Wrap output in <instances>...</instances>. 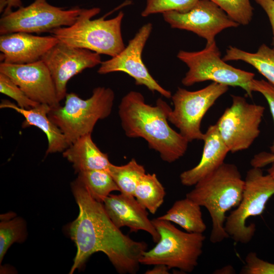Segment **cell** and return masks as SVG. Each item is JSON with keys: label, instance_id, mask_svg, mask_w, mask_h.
I'll list each match as a JSON object with an SVG mask.
<instances>
[{"label": "cell", "instance_id": "cell-9", "mask_svg": "<svg viewBox=\"0 0 274 274\" xmlns=\"http://www.w3.org/2000/svg\"><path fill=\"white\" fill-rule=\"evenodd\" d=\"M228 90V86L216 82L194 91L178 88L171 97L174 107L169 114L168 122L178 128L189 142L203 141L201 121L209 109Z\"/></svg>", "mask_w": 274, "mask_h": 274}, {"label": "cell", "instance_id": "cell-26", "mask_svg": "<svg viewBox=\"0 0 274 274\" xmlns=\"http://www.w3.org/2000/svg\"><path fill=\"white\" fill-rule=\"evenodd\" d=\"M27 236L26 223L20 217L3 220L0 223V262L14 243H23Z\"/></svg>", "mask_w": 274, "mask_h": 274}, {"label": "cell", "instance_id": "cell-11", "mask_svg": "<svg viewBox=\"0 0 274 274\" xmlns=\"http://www.w3.org/2000/svg\"><path fill=\"white\" fill-rule=\"evenodd\" d=\"M231 106L216 125L229 151L235 153L248 149L260 134L265 107L249 103L241 96L231 95Z\"/></svg>", "mask_w": 274, "mask_h": 274}, {"label": "cell", "instance_id": "cell-5", "mask_svg": "<svg viewBox=\"0 0 274 274\" xmlns=\"http://www.w3.org/2000/svg\"><path fill=\"white\" fill-rule=\"evenodd\" d=\"M114 98L113 90L105 87L95 88L86 99L73 92L67 93L64 106L51 108L48 116L70 145L81 136L91 133L97 122L110 115Z\"/></svg>", "mask_w": 274, "mask_h": 274}, {"label": "cell", "instance_id": "cell-24", "mask_svg": "<svg viewBox=\"0 0 274 274\" xmlns=\"http://www.w3.org/2000/svg\"><path fill=\"white\" fill-rule=\"evenodd\" d=\"M78 174L77 178L85 186L91 196L99 202H102L112 192L120 191L107 170H86Z\"/></svg>", "mask_w": 274, "mask_h": 274}, {"label": "cell", "instance_id": "cell-32", "mask_svg": "<svg viewBox=\"0 0 274 274\" xmlns=\"http://www.w3.org/2000/svg\"><path fill=\"white\" fill-rule=\"evenodd\" d=\"M274 162V154L261 152L255 154L250 161L252 167L262 168Z\"/></svg>", "mask_w": 274, "mask_h": 274}, {"label": "cell", "instance_id": "cell-12", "mask_svg": "<svg viewBox=\"0 0 274 274\" xmlns=\"http://www.w3.org/2000/svg\"><path fill=\"white\" fill-rule=\"evenodd\" d=\"M152 30V23L143 25L120 53L101 62L97 73L101 75L116 72L125 73L134 80L136 85L145 86L152 92H157L170 98L171 92L163 88L153 78L142 60V52Z\"/></svg>", "mask_w": 274, "mask_h": 274}, {"label": "cell", "instance_id": "cell-20", "mask_svg": "<svg viewBox=\"0 0 274 274\" xmlns=\"http://www.w3.org/2000/svg\"><path fill=\"white\" fill-rule=\"evenodd\" d=\"M62 153L63 157L72 163L76 173L90 170H108L112 164L108 154L101 152L93 142L91 133L81 136Z\"/></svg>", "mask_w": 274, "mask_h": 274}, {"label": "cell", "instance_id": "cell-18", "mask_svg": "<svg viewBox=\"0 0 274 274\" xmlns=\"http://www.w3.org/2000/svg\"><path fill=\"white\" fill-rule=\"evenodd\" d=\"M204 147L199 162L180 175L182 185L192 186L218 169L229 152L222 139L216 124L211 125L204 133Z\"/></svg>", "mask_w": 274, "mask_h": 274}, {"label": "cell", "instance_id": "cell-27", "mask_svg": "<svg viewBox=\"0 0 274 274\" xmlns=\"http://www.w3.org/2000/svg\"><path fill=\"white\" fill-rule=\"evenodd\" d=\"M217 5L233 21L247 25L252 20L253 8L250 0H210Z\"/></svg>", "mask_w": 274, "mask_h": 274}, {"label": "cell", "instance_id": "cell-35", "mask_svg": "<svg viewBox=\"0 0 274 274\" xmlns=\"http://www.w3.org/2000/svg\"><path fill=\"white\" fill-rule=\"evenodd\" d=\"M22 7L21 0H7V7H6L3 15L7 14L12 12L13 8H20Z\"/></svg>", "mask_w": 274, "mask_h": 274}, {"label": "cell", "instance_id": "cell-13", "mask_svg": "<svg viewBox=\"0 0 274 274\" xmlns=\"http://www.w3.org/2000/svg\"><path fill=\"white\" fill-rule=\"evenodd\" d=\"M163 17L172 28L190 31L204 38L206 46L215 42L216 36L224 29L239 25L210 0H199L186 12H164Z\"/></svg>", "mask_w": 274, "mask_h": 274}, {"label": "cell", "instance_id": "cell-28", "mask_svg": "<svg viewBox=\"0 0 274 274\" xmlns=\"http://www.w3.org/2000/svg\"><path fill=\"white\" fill-rule=\"evenodd\" d=\"M199 0H147L146 6L141 15L147 17L151 14L168 11L186 12L191 9Z\"/></svg>", "mask_w": 274, "mask_h": 274}, {"label": "cell", "instance_id": "cell-29", "mask_svg": "<svg viewBox=\"0 0 274 274\" xmlns=\"http://www.w3.org/2000/svg\"><path fill=\"white\" fill-rule=\"evenodd\" d=\"M0 92L13 99L23 109H30L39 105L30 99L22 90L8 76L0 73Z\"/></svg>", "mask_w": 274, "mask_h": 274}, {"label": "cell", "instance_id": "cell-16", "mask_svg": "<svg viewBox=\"0 0 274 274\" xmlns=\"http://www.w3.org/2000/svg\"><path fill=\"white\" fill-rule=\"evenodd\" d=\"M58 42L52 35L39 36L17 32L1 35V60L10 64L33 63L41 60Z\"/></svg>", "mask_w": 274, "mask_h": 274}, {"label": "cell", "instance_id": "cell-6", "mask_svg": "<svg viewBox=\"0 0 274 274\" xmlns=\"http://www.w3.org/2000/svg\"><path fill=\"white\" fill-rule=\"evenodd\" d=\"M152 222L160 235L156 245L143 254L141 264H163L184 272L193 271L202 253L203 233L184 232L172 222L155 218Z\"/></svg>", "mask_w": 274, "mask_h": 274}, {"label": "cell", "instance_id": "cell-34", "mask_svg": "<svg viewBox=\"0 0 274 274\" xmlns=\"http://www.w3.org/2000/svg\"><path fill=\"white\" fill-rule=\"evenodd\" d=\"M170 268L163 264L154 265V267L147 270L145 274H168Z\"/></svg>", "mask_w": 274, "mask_h": 274}, {"label": "cell", "instance_id": "cell-23", "mask_svg": "<svg viewBox=\"0 0 274 274\" xmlns=\"http://www.w3.org/2000/svg\"><path fill=\"white\" fill-rule=\"evenodd\" d=\"M165 195V189L155 174L146 173L140 180L134 193L137 201L153 214L162 204Z\"/></svg>", "mask_w": 274, "mask_h": 274}, {"label": "cell", "instance_id": "cell-36", "mask_svg": "<svg viewBox=\"0 0 274 274\" xmlns=\"http://www.w3.org/2000/svg\"><path fill=\"white\" fill-rule=\"evenodd\" d=\"M267 173L274 180V162L271 163L270 167L267 169Z\"/></svg>", "mask_w": 274, "mask_h": 274}, {"label": "cell", "instance_id": "cell-21", "mask_svg": "<svg viewBox=\"0 0 274 274\" xmlns=\"http://www.w3.org/2000/svg\"><path fill=\"white\" fill-rule=\"evenodd\" d=\"M200 207L186 197L176 201L165 214L157 218L178 224L188 232L203 233L207 226Z\"/></svg>", "mask_w": 274, "mask_h": 274}, {"label": "cell", "instance_id": "cell-30", "mask_svg": "<svg viewBox=\"0 0 274 274\" xmlns=\"http://www.w3.org/2000/svg\"><path fill=\"white\" fill-rule=\"evenodd\" d=\"M245 264L242 268V274H274V263L259 258L257 254L250 252L245 259Z\"/></svg>", "mask_w": 274, "mask_h": 274}, {"label": "cell", "instance_id": "cell-31", "mask_svg": "<svg viewBox=\"0 0 274 274\" xmlns=\"http://www.w3.org/2000/svg\"><path fill=\"white\" fill-rule=\"evenodd\" d=\"M252 91L261 93L266 98L274 123V85L264 80L253 79L251 83ZM270 152L274 154V140L270 147Z\"/></svg>", "mask_w": 274, "mask_h": 274}, {"label": "cell", "instance_id": "cell-3", "mask_svg": "<svg viewBox=\"0 0 274 274\" xmlns=\"http://www.w3.org/2000/svg\"><path fill=\"white\" fill-rule=\"evenodd\" d=\"M194 186L186 197L207 209L212 222L210 241L221 242L229 237L224 228L226 213L239 205L245 181L235 164L224 163Z\"/></svg>", "mask_w": 274, "mask_h": 274}, {"label": "cell", "instance_id": "cell-1", "mask_svg": "<svg viewBox=\"0 0 274 274\" xmlns=\"http://www.w3.org/2000/svg\"><path fill=\"white\" fill-rule=\"evenodd\" d=\"M71 189L79 213L67 228L77 248L70 273L82 268L87 259L98 252L106 254L118 273H136L147 244L123 233L108 216L102 202L93 198L78 178L71 183Z\"/></svg>", "mask_w": 274, "mask_h": 274}, {"label": "cell", "instance_id": "cell-25", "mask_svg": "<svg viewBox=\"0 0 274 274\" xmlns=\"http://www.w3.org/2000/svg\"><path fill=\"white\" fill-rule=\"evenodd\" d=\"M108 171L119 188L120 193L133 196L140 180L146 174L144 166L134 158L123 165L112 163Z\"/></svg>", "mask_w": 274, "mask_h": 274}, {"label": "cell", "instance_id": "cell-14", "mask_svg": "<svg viewBox=\"0 0 274 274\" xmlns=\"http://www.w3.org/2000/svg\"><path fill=\"white\" fill-rule=\"evenodd\" d=\"M48 67L60 102L67 94L68 81L84 70L101 63L100 54L58 42L41 59Z\"/></svg>", "mask_w": 274, "mask_h": 274}, {"label": "cell", "instance_id": "cell-8", "mask_svg": "<svg viewBox=\"0 0 274 274\" xmlns=\"http://www.w3.org/2000/svg\"><path fill=\"white\" fill-rule=\"evenodd\" d=\"M177 57L189 68L182 80L183 85L190 86L196 83L212 81L228 86L239 87L248 96L252 97L250 85L255 74L226 63L221 58L216 42L198 51L180 50Z\"/></svg>", "mask_w": 274, "mask_h": 274}, {"label": "cell", "instance_id": "cell-4", "mask_svg": "<svg viewBox=\"0 0 274 274\" xmlns=\"http://www.w3.org/2000/svg\"><path fill=\"white\" fill-rule=\"evenodd\" d=\"M100 11L98 8L83 9L74 24L54 29L49 32L67 45L114 57L125 47L121 33L124 13L120 11L110 19L104 17L91 19Z\"/></svg>", "mask_w": 274, "mask_h": 274}, {"label": "cell", "instance_id": "cell-17", "mask_svg": "<svg viewBox=\"0 0 274 274\" xmlns=\"http://www.w3.org/2000/svg\"><path fill=\"white\" fill-rule=\"evenodd\" d=\"M102 203L108 216L118 228L127 227L131 232L143 230L151 236L154 242L159 241L160 235L149 219L147 209L134 196L121 193L110 194Z\"/></svg>", "mask_w": 274, "mask_h": 274}, {"label": "cell", "instance_id": "cell-2", "mask_svg": "<svg viewBox=\"0 0 274 274\" xmlns=\"http://www.w3.org/2000/svg\"><path fill=\"white\" fill-rule=\"evenodd\" d=\"M172 110L162 98L151 106L146 103L142 93L131 91L122 98L118 114L127 137L144 139L163 161L172 163L184 155L189 142L169 126Z\"/></svg>", "mask_w": 274, "mask_h": 274}, {"label": "cell", "instance_id": "cell-19", "mask_svg": "<svg viewBox=\"0 0 274 274\" xmlns=\"http://www.w3.org/2000/svg\"><path fill=\"white\" fill-rule=\"evenodd\" d=\"M0 108L11 109L21 114L25 118L22 124L23 128L34 126L46 134L48 140L46 155L62 152L68 147L64 134L48 116L51 108L49 105L40 104L35 107L26 109L20 108L8 100H3L0 104Z\"/></svg>", "mask_w": 274, "mask_h": 274}, {"label": "cell", "instance_id": "cell-7", "mask_svg": "<svg viewBox=\"0 0 274 274\" xmlns=\"http://www.w3.org/2000/svg\"><path fill=\"white\" fill-rule=\"evenodd\" d=\"M242 200L226 217L224 228L235 242L246 244L254 235L256 225H247L251 217L261 215L269 199L274 195V180L264 175L261 168L254 167L247 172Z\"/></svg>", "mask_w": 274, "mask_h": 274}, {"label": "cell", "instance_id": "cell-15", "mask_svg": "<svg viewBox=\"0 0 274 274\" xmlns=\"http://www.w3.org/2000/svg\"><path fill=\"white\" fill-rule=\"evenodd\" d=\"M0 73L11 79L31 100L51 108L60 105L52 76L42 60L20 64L2 62Z\"/></svg>", "mask_w": 274, "mask_h": 274}, {"label": "cell", "instance_id": "cell-10", "mask_svg": "<svg viewBox=\"0 0 274 274\" xmlns=\"http://www.w3.org/2000/svg\"><path fill=\"white\" fill-rule=\"evenodd\" d=\"M83 10L78 7L64 10L49 4L47 0H35L26 7L22 6L16 11L3 15L0 19V34L50 32L72 25Z\"/></svg>", "mask_w": 274, "mask_h": 274}, {"label": "cell", "instance_id": "cell-33", "mask_svg": "<svg viewBox=\"0 0 274 274\" xmlns=\"http://www.w3.org/2000/svg\"><path fill=\"white\" fill-rule=\"evenodd\" d=\"M266 12L271 25L273 37L272 45L274 49V0H255Z\"/></svg>", "mask_w": 274, "mask_h": 274}, {"label": "cell", "instance_id": "cell-22", "mask_svg": "<svg viewBox=\"0 0 274 274\" xmlns=\"http://www.w3.org/2000/svg\"><path fill=\"white\" fill-rule=\"evenodd\" d=\"M223 60H242L255 67L268 82L274 85V49L262 44L255 53H250L229 46Z\"/></svg>", "mask_w": 274, "mask_h": 274}]
</instances>
